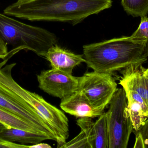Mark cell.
Instances as JSON below:
<instances>
[{"label":"cell","instance_id":"8","mask_svg":"<svg viewBox=\"0 0 148 148\" xmlns=\"http://www.w3.org/2000/svg\"><path fill=\"white\" fill-rule=\"evenodd\" d=\"M60 107L66 113L77 118L99 117L104 111L94 107L84 94L77 90L70 96L62 99Z\"/></svg>","mask_w":148,"mask_h":148},{"label":"cell","instance_id":"21","mask_svg":"<svg viewBox=\"0 0 148 148\" xmlns=\"http://www.w3.org/2000/svg\"><path fill=\"white\" fill-rule=\"evenodd\" d=\"M8 127H7L5 125H4V124H2V123H0V133H1L4 129Z\"/></svg>","mask_w":148,"mask_h":148},{"label":"cell","instance_id":"20","mask_svg":"<svg viewBox=\"0 0 148 148\" xmlns=\"http://www.w3.org/2000/svg\"><path fill=\"white\" fill-rule=\"evenodd\" d=\"M50 145L47 143H40L34 145H28V148H51Z\"/></svg>","mask_w":148,"mask_h":148},{"label":"cell","instance_id":"2","mask_svg":"<svg viewBox=\"0 0 148 148\" xmlns=\"http://www.w3.org/2000/svg\"><path fill=\"white\" fill-rule=\"evenodd\" d=\"M83 50L88 67L96 72L112 75L146 62L148 41L123 36L84 45Z\"/></svg>","mask_w":148,"mask_h":148},{"label":"cell","instance_id":"10","mask_svg":"<svg viewBox=\"0 0 148 148\" xmlns=\"http://www.w3.org/2000/svg\"><path fill=\"white\" fill-rule=\"evenodd\" d=\"M45 57L50 62L52 69L59 70L72 74L75 67L85 62L82 55L77 54L62 48L57 44L51 47Z\"/></svg>","mask_w":148,"mask_h":148},{"label":"cell","instance_id":"3","mask_svg":"<svg viewBox=\"0 0 148 148\" xmlns=\"http://www.w3.org/2000/svg\"><path fill=\"white\" fill-rule=\"evenodd\" d=\"M12 56L9 52L0 63V107L27 122L40 134H47L49 127L27 102L28 90L22 87L12 77V69L16 64L6 65Z\"/></svg>","mask_w":148,"mask_h":148},{"label":"cell","instance_id":"17","mask_svg":"<svg viewBox=\"0 0 148 148\" xmlns=\"http://www.w3.org/2000/svg\"><path fill=\"white\" fill-rule=\"evenodd\" d=\"M136 135V142L134 148H148V119L137 131Z\"/></svg>","mask_w":148,"mask_h":148},{"label":"cell","instance_id":"15","mask_svg":"<svg viewBox=\"0 0 148 148\" xmlns=\"http://www.w3.org/2000/svg\"><path fill=\"white\" fill-rule=\"evenodd\" d=\"M121 4L127 14L134 17L145 16L148 14V0H122Z\"/></svg>","mask_w":148,"mask_h":148},{"label":"cell","instance_id":"16","mask_svg":"<svg viewBox=\"0 0 148 148\" xmlns=\"http://www.w3.org/2000/svg\"><path fill=\"white\" fill-rule=\"evenodd\" d=\"M91 148L85 132L81 130L80 134L69 142H66L61 148Z\"/></svg>","mask_w":148,"mask_h":148},{"label":"cell","instance_id":"9","mask_svg":"<svg viewBox=\"0 0 148 148\" xmlns=\"http://www.w3.org/2000/svg\"><path fill=\"white\" fill-rule=\"evenodd\" d=\"M146 69L143 66H134L121 72L122 76L119 84L123 89L136 92L143 99L148 108V79L145 74Z\"/></svg>","mask_w":148,"mask_h":148},{"label":"cell","instance_id":"18","mask_svg":"<svg viewBox=\"0 0 148 148\" xmlns=\"http://www.w3.org/2000/svg\"><path fill=\"white\" fill-rule=\"evenodd\" d=\"M141 17V22L139 28L130 36L132 38L148 41V17L145 16Z\"/></svg>","mask_w":148,"mask_h":148},{"label":"cell","instance_id":"1","mask_svg":"<svg viewBox=\"0 0 148 148\" xmlns=\"http://www.w3.org/2000/svg\"><path fill=\"white\" fill-rule=\"evenodd\" d=\"M111 0H32L16 1L3 14L31 21L68 22L75 25L85 18L110 8Z\"/></svg>","mask_w":148,"mask_h":148},{"label":"cell","instance_id":"22","mask_svg":"<svg viewBox=\"0 0 148 148\" xmlns=\"http://www.w3.org/2000/svg\"><path fill=\"white\" fill-rule=\"evenodd\" d=\"M144 74H145L146 77H147L148 79V68L145 69V71H144Z\"/></svg>","mask_w":148,"mask_h":148},{"label":"cell","instance_id":"11","mask_svg":"<svg viewBox=\"0 0 148 148\" xmlns=\"http://www.w3.org/2000/svg\"><path fill=\"white\" fill-rule=\"evenodd\" d=\"M127 99V107L134 132L137 131L148 119V108L143 99L135 91L124 89Z\"/></svg>","mask_w":148,"mask_h":148},{"label":"cell","instance_id":"19","mask_svg":"<svg viewBox=\"0 0 148 148\" xmlns=\"http://www.w3.org/2000/svg\"><path fill=\"white\" fill-rule=\"evenodd\" d=\"M28 148V145H21L0 137V148Z\"/></svg>","mask_w":148,"mask_h":148},{"label":"cell","instance_id":"13","mask_svg":"<svg viewBox=\"0 0 148 148\" xmlns=\"http://www.w3.org/2000/svg\"><path fill=\"white\" fill-rule=\"evenodd\" d=\"M94 123L90 133L92 148H109V137L107 114L103 113Z\"/></svg>","mask_w":148,"mask_h":148},{"label":"cell","instance_id":"12","mask_svg":"<svg viewBox=\"0 0 148 148\" xmlns=\"http://www.w3.org/2000/svg\"><path fill=\"white\" fill-rule=\"evenodd\" d=\"M0 137L9 141L24 145H34L46 140H51L48 136L45 135L11 127L4 129L0 133Z\"/></svg>","mask_w":148,"mask_h":148},{"label":"cell","instance_id":"5","mask_svg":"<svg viewBox=\"0 0 148 148\" xmlns=\"http://www.w3.org/2000/svg\"><path fill=\"white\" fill-rule=\"evenodd\" d=\"M107 114L109 137V148H127L134 130L123 88L117 89L110 102Z\"/></svg>","mask_w":148,"mask_h":148},{"label":"cell","instance_id":"6","mask_svg":"<svg viewBox=\"0 0 148 148\" xmlns=\"http://www.w3.org/2000/svg\"><path fill=\"white\" fill-rule=\"evenodd\" d=\"M117 89L110 74L94 71L79 77L77 90L84 94L94 107L102 111L109 104Z\"/></svg>","mask_w":148,"mask_h":148},{"label":"cell","instance_id":"4","mask_svg":"<svg viewBox=\"0 0 148 148\" xmlns=\"http://www.w3.org/2000/svg\"><path fill=\"white\" fill-rule=\"evenodd\" d=\"M0 37L13 49L28 50L45 57L48 50L58 43L53 33L40 27L21 22L0 13Z\"/></svg>","mask_w":148,"mask_h":148},{"label":"cell","instance_id":"23","mask_svg":"<svg viewBox=\"0 0 148 148\" xmlns=\"http://www.w3.org/2000/svg\"><path fill=\"white\" fill-rule=\"evenodd\" d=\"M32 1V0H17V1L20 2H24L29 1Z\"/></svg>","mask_w":148,"mask_h":148},{"label":"cell","instance_id":"7","mask_svg":"<svg viewBox=\"0 0 148 148\" xmlns=\"http://www.w3.org/2000/svg\"><path fill=\"white\" fill-rule=\"evenodd\" d=\"M37 77L41 90L61 100L70 96L78 89L79 77L59 70H43Z\"/></svg>","mask_w":148,"mask_h":148},{"label":"cell","instance_id":"14","mask_svg":"<svg viewBox=\"0 0 148 148\" xmlns=\"http://www.w3.org/2000/svg\"><path fill=\"white\" fill-rule=\"evenodd\" d=\"M0 123L4 124L8 128H14L41 134L27 122L1 107H0Z\"/></svg>","mask_w":148,"mask_h":148}]
</instances>
